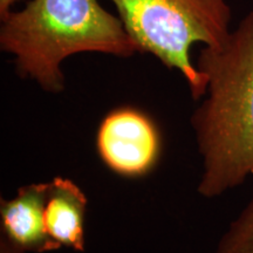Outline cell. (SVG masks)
<instances>
[{"label":"cell","mask_w":253,"mask_h":253,"mask_svg":"<svg viewBox=\"0 0 253 253\" xmlns=\"http://www.w3.org/2000/svg\"><path fill=\"white\" fill-rule=\"evenodd\" d=\"M196 66L208 79L191 116L203 169L197 191L216 198L253 176V11L223 45L203 46Z\"/></svg>","instance_id":"1"},{"label":"cell","mask_w":253,"mask_h":253,"mask_svg":"<svg viewBox=\"0 0 253 253\" xmlns=\"http://www.w3.org/2000/svg\"><path fill=\"white\" fill-rule=\"evenodd\" d=\"M0 49L13 56L19 77L50 94L65 90L62 65L69 56L141 53L119 15L99 0H28L0 18Z\"/></svg>","instance_id":"2"},{"label":"cell","mask_w":253,"mask_h":253,"mask_svg":"<svg viewBox=\"0 0 253 253\" xmlns=\"http://www.w3.org/2000/svg\"><path fill=\"white\" fill-rule=\"evenodd\" d=\"M141 53H149L184 78L194 100L205 96L208 79L194 65L195 43L218 47L231 33L226 0H110Z\"/></svg>","instance_id":"3"},{"label":"cell","mask_w":253,"mask_h":253,"mask_svg":"<svg viewBox=\"0 0 253 253\" xmlns=\"http://www.w3.org/2000/svg\"><path fill=\"white\" fill-rule=\"evenodd\" d=\"M96 147L100 158L112 171L125 177H138L156 166L161 137L147 114L132 107H120L101 121Z\"/></svg>","instance_id":"4"},{"label":"cell","mask_w":253,"mask_h":253,"mask_svg":"<svg viewBox=\"0 0 253 253\" xmlns=\"http://www.w3.org/2000/svg\"><path fill=\"white\" fill-rule=\"evenodd\" d=\"M47 190L48 182L34 183L19 189L14 197L0 201L1 236L26 252L45 253L61 249L46 230Z\"/></svg>","instance_id":"5"},{"label":"cell","mask_w":253,"mask_h":253,"mask_svg":"<svg viewBox=\"0 0 253 253\" xmlns=\"http://www.w3.org/2000/svg\"><path fill=\"white\" fill-rule=\"evenodd\" d=\"M87 197L72 179L54 177L48 182L45 224L48 235L61 248L84 252Z\"/></svg>","instance_id":"6"},{"label":"cell","mask_w":253,"mask_h":253,"mask_svg":"<svg viewBox=\"0 0 253 253\" xmlns=\"http://www.w3.org/2000/svg\"><path fill=\"white\" fill-rule=\"evenodd\" d=\"M216 253H253V197L231 221L218 242Z\"/></svg>","instance_id":"7"},{"label":"cell","mask_w":253,"mask_h":253,"mask_svg":"<svg viewBox=\"0 0 253 253\" xmlns=\"http://www.w3.org/2000/svg\"><path fill=\"white\" fill-rule=\"evenodd\" d=\"M0 253H27L24 250L18 248L13 243H11L4 236L0 237Z\"/></svg>","instance_id":"8"},{"label":"cell","mask_w":253,"mask_h":253,"mask_svg":"<svg viewBox=\"0 0 253 253\" xmlns=\"http://www.w3.org/2000/svg\"><path fill=\"white\" fill-rule=\"evenodd\" d=\"M20 1H23V0H0V18L7 14L9 11H12L14 6Z\"/></svg>","instance_id":"9"}]
</instances>
